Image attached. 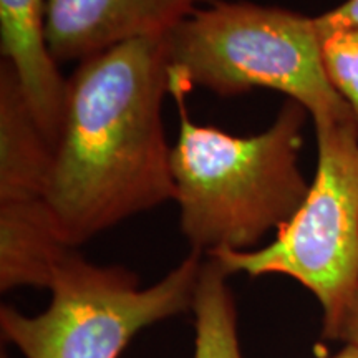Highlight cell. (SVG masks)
I'll use <instances>...</instances> for the list:
<instances>
[{
	"mask_svg": "<svg viewBox=\"0 0 358 358\" xmlns=\"http://www.w3.org/2000/svg\"><path fill=\"white\" fill-rule=\"evenodd\" d=\"M164 37L136 38L80 62L69 78L47 201L70 248L174 199L161 105Z\"/></svg>",
	"mask_w": 358,
	"mask_h": 358,
	"instance_id": "cell-1",
	"label": "cell"
},
{
	"mask_svg": "<svg viewBox=\"0 0 358 358\" xmlns=\"http://www.w3.org/2000/svg\"><path fill=\"white\" fill-rule=\"evenodd\" d=\"M191 88L169 70L179 113L171 146L179 227L196 252L250 250L299 211L310 185L299 168L307 110L287 100L274 123L254 136H234L187 116Z\"/></svg>",
	"mask_w": 358,
	"mask_h": 358,
	"instance_id": "cell-2",
	"label": "cell"
},
{
	"mask_svg": "<svg viewBox=\"0 0 358 358\" xmlns=\"http://www.w3.org/2000/svg\"><path fill=\"white\" fill-rule=\"evenodd\" d=\"M169 70L221 96L280 92L315 124L357 120L327 77L315 19L287 8L214 0L164 35Z\"/></svg>",
	"mask_w": 358,
	"mask_h": 358,
	"instance_id": "cell-3",
	"label": "cell"
},
{
	"mask_svg": "<svg viewBox=\"0 0 358 358\" xmlns=\"http://www.w3.org/2000/svg\"><path fill=\"white\" fill-rule=\"evenodd\" d=\"M201 257L191 250L159 282L140 287L134 272L96 266L71 249L53 275L47 310L30 317L2 306V337L25 358H118L143 329L189 310Z\"/></svg>",
	"mask_w": 358,
	"mask_h": 358,
	"instance_id": "cell-4",
	"label": "cell"
},
{
	"mask_svg": "<svg viewBox=\"0 0 358 358\" xmlns=\"http://www.w3.org/2000/svg\"><path fill=\"white\" fill-rule=\"evenodd\" d=\"M319 163L299 211L261 249L209 257L227 274L287 275L324 308V337L358 289V122L315 124Z\"/></svg>",
	"mask_w": 358,
	"mask_h": 358,
	"instance_id": "cell-5",
	"label": "cell"
},
{
	"mask_svg": "<svg viewBox=\"0 0 358 358\" xmlns=\"http://www.w3.org/2000/svg\"><path fill=\"white\" fill-rule=\"evenodd\" d=\"M203 0H48L47 40L58 64L136 38L164 37Z\"/></svg>",
	"mask_w": 358,
	"mask_h": 358,
	"instance_id": "cell-6",
	"label": "cell"
},
{
	"mask_svg": "<svg viewBox=\"0 0 358 358\" xmlns=\"http://www.w3.org/2000/svg\"><path fill=\"white\" fill-rule=\"evenodd\" d=\"M48 0H0V52L53 150L64 124L69 78L47 40Z\"/></svg>",
	"mask_w": 358,
	"mask_h": 358,
	"instance_id": "cell-7",
	"label": "cell"
},
{
	"mask_svg": "<svg viewBox=\"0 0 358 358\" xmlns=\"http://www.w3.org/2000/svg\"><path fill=\"white\" fill-rule=\"evenodd\" d=\"M53 146L7 62L0 64V203L45 199Z\"/></svg>",
	"mask_w": 358,
	"mask_h": 358,
	"instance_id": "cell-8",
	"label": "cell"
},
{
	"mask_svg": "<svg viewBox=\"0 0 358 358\" xmlns=\"http://www.w3.org/2000/svg\"><path fill=\"white\" fill-rule=\"evenodd\" d=\"M45 199L0 203V289H50L70 252Z\"/></svg>",
	"mask_w": 358,
	"mask_h": 358,
	"instance_id": "cell-9",
	"label": "cell"
},
{
	"mask_svg": "<svg viewBox=\"0 0 358 358\" xmlns=\"http://www.w3.org/2000/svg\"><path fill=\"white\" fill-rule=\"evenodd\" d=\"M224 267L216 259L203 261L191 310L194 312V357L243 358L237 337V312Z\"/></svg>",
	"mask_w": 358,
	"mask_h": 358,
	"instance_id": "cell-10",
	"label": "cell"
},
{
	"mask_svg": "<svg viewBox=\"0 0 358 358\" xmlns=\"http://www.w3.org/2000/svg\"><path fill=\"white\" fill-rule=\"evenodd\" d=\"M322 58L327 77L345 98L358 122V29L324 35Z\"/></svg>",
	"mask_w": 358,
	"mask_h": 358,
	"instance_id": "cell-11",
	"label": "cell"
},
{
	"mask_svg": "<svg viewBox=\"0 0 358 358\" xmlns=\"http://www.w3.org/2000/svg\"><path fill=\"white\" fill-rule=\"evenodd\" d=\"M313 19H315L320 38L327 34L337 32V30L358 29V0H347L342 6L322 13L319 17H313Z\"/></svg>",
	"mask_w": 358,
	"mask_h": 358,
	"instance_id": "cell-12",
	"label": "cell"
},
{
	"mask_svg": "<svg viewBox=\"0 0 358 358\" xmlns=\"http://www.w3.org/2000/svg\"><path fill=\"white\" fill-rule=\"evenodd\" d=\"M325 338L342 340L345 345H352L358 350V289L343 308L337 325L325 335Z\"/></svg>",
	"mask_w": 358,
	"mask_h": 358,
	"instance_id": "cell-13",
	"label": "cell"
},
{
	"mask_svg": "<svg viewBox=\"0 0 358 358\" xmlns=\"http://www.w3.org/2000/svg\"><path fill=\"white\" fill-rule=\"evenodd\" d=\"M330 358H358V350L352 345H345L338 353H335L334 357Z\"/></svg>",
	"mask_w": 358,
	"mask_h": 358,
	"instance_id": "cell-14",
	"label": "cell"
},
{
	"mask_svg": "<svg viewBox=\"0 0 358 358\" xmlns=\"http://www.w3.org/2000/svg\"><path fill=\"white\" fill-rule=\"evenodd\" d=\"M2 358H7V355H6V353H2Z\"/></svg>",
	"mask_w": 358,
	"mask_h": 358,
	"instance_id": "cell-15",
	"label": "cell"
}]
</instances>
